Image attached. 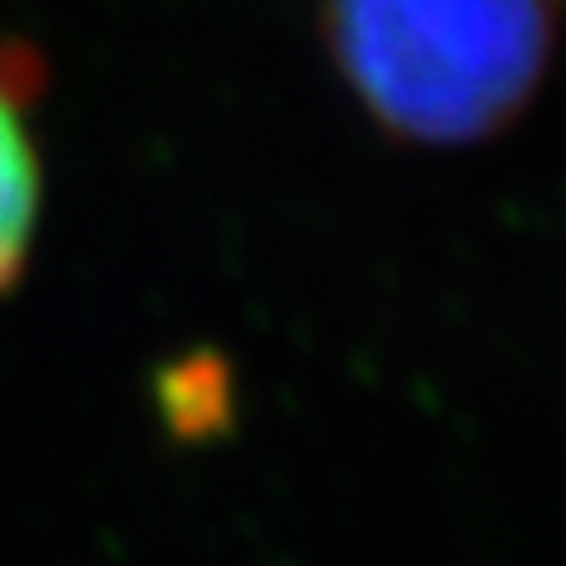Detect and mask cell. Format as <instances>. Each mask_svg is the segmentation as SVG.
Listing matches in <instances>:
<instances>
[{
    "label": "cell",
    "instance_id": "obj_1",
    "mask_svg": "<svg viewBox=\"0 0 566 566\" xmlns=\"http://www.w3.org/2000/svg\"><path fill=\"white\" fill-rule=\"evenodd\" d=\"M345 81L387 128L430 147L515 118L553 48L547 0H331Z\"/></svg>",
    "mask_w": 566,
    "mask_h": 566
},
{
    "label": "cell",
    "instance_id": "obj_2",
    "mask_svg": "<svg viewBox=\"0 0 566 566\" xmlns=\"http://www.w3.org/2000/svg\"><path fill=\"white\" fill-rule=\"evenodd\" d=\"M39 57L20 43H0V293L24 270L43 199V156L33 133Z\"/></svg>",
    "mask_w": 566,
    "mask_h": 566
}]
</instances>
